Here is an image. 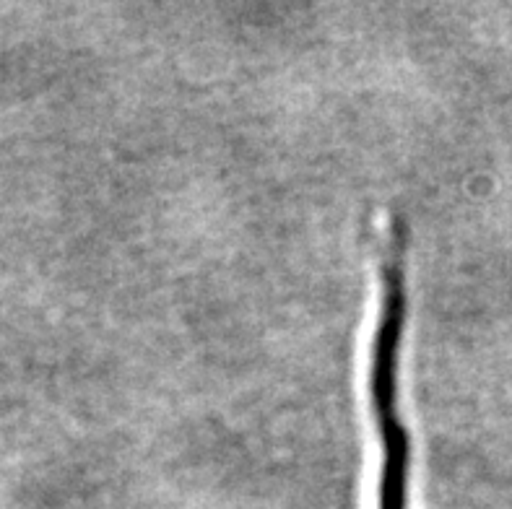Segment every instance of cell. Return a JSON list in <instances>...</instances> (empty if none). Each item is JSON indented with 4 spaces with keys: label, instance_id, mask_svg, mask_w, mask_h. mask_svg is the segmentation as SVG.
Here are the masks:
<instances>
[{
    "label": "cell",
    "instance_id": "1",
    "mask_svg": "<svg viewBox=\"0 0 512 509\" xmlns=\"http://www.w3.org/2000/svg\"><path fill=\"white\" fill-rule=\"evenodd\" d=\"M406 323V278H380L370 359V408L380 442L377 509H409L411 439L401 413V341Z\"/></svg>",
    "mask_w": 512,
    "mask_h": 509
}]
</instances>
